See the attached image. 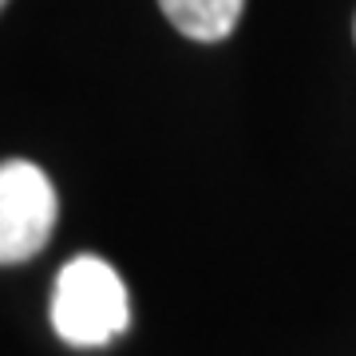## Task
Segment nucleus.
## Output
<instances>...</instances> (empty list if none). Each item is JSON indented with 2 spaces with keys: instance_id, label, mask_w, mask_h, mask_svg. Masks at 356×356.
Returning <instances> with one entry per match:
<instances>
[{
  "instance_id": "20e7f679",
  "label": "nucleus",
  "mask_w": 356,
  "mask_h": 356,
  "mask_svg": "<svg viewBox=\"0 0 356 356\" xmlns=\"http://www.w3.org/2000/svg\"><path fill=\"white\" fill-rule=\"evenodd\" d=\"M4 4H8V0H0V8H4Z\"/></svg>"
},
{
  "instance_id": "f03ea898",
  "label": "nucleus",
  "mask_w": 356,
  "mask_h": 356,
  "mask_svg": "<svg viewBox=\"0 0 356 356\" xmlns=\"http://www.w3.org/2000/svg\"><path fill=\"white\" fill-rule=\"evenodd\" d=\"M56 191L36 163H0V266H20L36 257L56 229Z\"/></svg>"
},
{
  "instance_id": "f257e3e1",
  "label": "nucleus",
  "mask_w": 356,
  "mask_h": 356,
  "mask_svg": "<svg viewBox=\"0 0 356 356\" xmlns=\"http://www.w3.org/2000/svg\"><path fill=\"white\" fill-rule=\"evenodd\" d=\"M131 325L127 285L103 257H72L51 293V329L76 348H103Z\"/></svg>"
},
{
  "instance_id": "7ed1b4c3",
  "label": "nucleus",
  "mask_w": 356,
  "mask_h": 356,
  "mask_svg": "<svg viewBox=\"0 0 356 356\" xmlns=\"http://www.w3.org/2000/svg\"><path fill=\"white\" fill-rule=\"evenodd\" d=\"M159 8L186 40L218 44L238 28L245 0H159Z\"/></svg>"
},
{
  "instance_id": "39448f33",
  "label": "nucleus",
  "mask_w": 356,
  "mask_h": 356,
  "mask_svg": "<svg viewBox=\"0 0 356 356\" xmlns=\"http://www.w3.org/2000/svg\"><path fill=\"white\" fill-rule=\"evenodd\" d=\"M353 36H356V24H353Z\"/></svg>"
}]
</instances>
